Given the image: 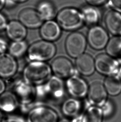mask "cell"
Masks as SVG:
<instances>
[{
	"label": "cell",
	"instance_id": "14",
	"mask_svg": "<svg viewBox=\"0 0 121 122\" xmlns=\"http://www.w3.org/2000/svg\"><path fill=\"white\" fill-rule=\"evenodd\" d=\"M18 65L15 58L9 53L0 55V77L9 78L16 73Z\"/></svg>",
	"mask_w": 121,
	"mask_h": 122
},
{
	"label": "cell",
	"instance_id": "3",
	"mask_svg": "<svg viewBox=\"0 0 121 122\" xmlns=\"http://www.w3.org/2000/svg\"><path fill=\"white\" fill-rule=\"evenodd\" d=\"M56 46L51 42L42 40L29 47L27 56L30 61L44 62L51 59L56 54Z\"/></svg>",
	"mask_w": 121,
	"mask_h": 122
},
{
	"label": "cell",
	"instance_id": "32",
	"mask_svg": "<svg viewBox=\"0 0 121 122\" xmlns=\"http://www.w3.org/2000/svg\"><path fill=\"white\" fill-rule=\"evenodd\" d=\"M6 89V85L5 82L0 77V95L4 92Z\"/></svg>",
	"mask_w": 121,
	"mask_h": 122
},
{
	"label": "cell",
	"instance_id": "12",
	"mask_svg": "<svg viewBox=\"0 0 121 122\" xmlns=\"http://www.w3.org/2000/svg\"><path fill=\"white\" fill-rule=\"evenodd\" d=\"M88 94L89 101L93 106L101 107L107 101V92L104 86L100 82L92 84Z\"/></svg>",
	"mask_w": 121,
	"mask_h": 122
},
{
	"label": "cell",
	"instance_id": "24",
	"mask_svg": "<svg viewBox=\"0 0 121 122\" xmlns=\"http://www.w3.org/2000/svg\"><path fill=\"white\" fill-rule=\"evenodd\" d=\"M107 54L113 58L121 57V36H116L112 38L107 45Z\"/></svg>",
	"mask_w": 121,
	"mask_h": 122
},
{
	"label": "cell",
	"instance_id": "18",
	"mask_svg": "<svg viewBox=\"0 0 121 122\" xmlns=\"http://www.w3.org/2000/svg\"><path fill=\"white\" fill-rule=\"evenodd\" d=\"M77 70L81 74L89 76L95 71V61L90 55L84 53L77 58L75 62Z\"/></svg>",
	"mask_w": 121,
	"mask_h": 122
},
{
	"label": "cell",
	"instance_id": "6",
	"mask_svg": "<svg viewBox=\"0 0 121 122\" xmlns=\"http://www.w3.org/2000/svg\"><path fill=\"white\" fill-rule=\"evenodd\" d=\"M13 92L22 106H28L33 103L36 96L35 86L23 80L16 81L13 87Z\"/></svg>",
	"mask_w": 121,
	"mask_h": 122
},
{
	"label": "cell",
	"instance_id": "16",
	"mask_svg": "<svg viewBox=\"0 0 121 122\" xmlns=\"http://www.w3.org/2000/svg\"><path fill=\"white\" fill-rule=\"evenodd\" d=\"M20 105L18 99L12 92L5 91L0 95V111L4 114L13 113Z\"/></svg>",
	"mask_w": 121,
	"mask_h": 122
},
{
	"label": "cell",
	"instance_id": "25",
	"mask_svg": "<svg viewBox=\"0 0 121 122\" xmlns=\"http://www.w3.org/2000/svg\"><path fill=\"white\" fill-rule=\"evenodd\" d=\"M28 46L24 40L13 41L8 47L9 54L14 58H20L27 53Z\"/></svg>",
	"mask_w": 121,
	"mask_h": 122
},
{
	"label": "cell",
	"instance_id": "29",
	"mask_svg": "<svg viewBox=\"0 0 121 122\" xmlns=\"http://www.w3.org/2000/svg\"><path fill=\"white\" fill-rule=\"evenodd\" d=\"M8 47L6 41L3 38H0V55L5 53Z\"/></svg>",
	"mask_w": 121,
	"mask_h": 122
},
{
	"label": "cell",
	"instance_id": "5",
	"mask_svg": "<svg viewBox=\"0 0 121 122\" xmlns=\"http://www.w3.org/2000/svg\"><path fill=\"white\" fill-rule=\"evenodd\" d=\"M27 122H58L59 116L54 109L48 106L38 104L28 112Z\"/></svg>",
	"mask_w": 121,
	"mask_h": 122
},
{
	"label": "cell",
	"instance_id": "15",
	"mask_svg": "<svg viewBox=\"0 0 121 122\" xmlns=\"http://www.w3.org/2000/svg\"><path fill=\"white\" fill-rule=\"evenodd\" d=\"M39 32L43 40L52 42L59 38L61 34V30L56 22L50 20L43 23L40 27Z\"/></svg>",
	"mask_w": 121,
	"mask_h": 122
},
{
	"label": "cell",
	"instance_id": "7",
	"mask_svg": "<svg viewBox=\"0 0 121 122\" xmlns=\"http://www.w3.org/2000/svg\"><path fill=\"white\" fill-rule=\"evenodd\" d=\"M86 39L82 33L75 32L67 37L65 48L68 54L71 57L77 58L84 54L86 46Z\"/></svg>",
	"mask_w": 121,
	"mask_h": 122
},
{
	"label": "cell",
	"instance_id": "26",
	"mask_svg": "<svg viewBox=\"0 0 121 122\" xmlns=\"http://www.w3.org/2000/svg\"><path fill=\"white\" fill-rule=\"evenodd\" d=\"M103 116L101 108L93 106L83 115V122H102Z\"/></svg>",
	"mask_w": 121,
	"mask_h": 122
},
{
	"label": "cell",
	"instance_id": "30",
	"mask_svg": "<svg viewBox=\"0 0 121 122\" xmlns=\"http://www.w3.org/2000/svg\"><path fill=\"white\" fill-rule=\"evenodd\" d=\"M7 24L6 18L3 14L0 13V30L5 29Z\"/></svg>",
	"mask_w": 121,
	"mask_h": 122
},
{
	"label": "cell",
	"instance_id": "35",
	"mask_svg": "<svg viewBox=\"0 0 121 122\" xmlns=\"http://www.w3.org/2000/svg\"><path fill=\"white\" fill-rule=\"evenodd\" d=\"M5 3V0H0V10H1L4 6Z\"/></svg>",
	"mask_w": 121,
	"mask_h": 122
},
{
	"label": "cell",
	"instance_id": "8",
	"mask_svg": "<svg viewBox=\"0 0 121 122\" xmlns=\"http://www.w3.org/2000/svg\"><path fill=\"white\" fill-rule=\"evenodd\" d=\"M95 63L97 71L107 76L116 75L120 67L118 61L107 54L99 55L95 59Z\"/></svg>",
	"mask_w": 121,
	"mask_h": 122
},
{
	"label": "cell",
	"instance_id": "19",
	"mask_svg": "<svg viewBox=\"0 0 121 122\" xmlns=\"http://www.w3.org/2000/svg\"><path fill=\"white\" fill-rule=\"evenodd\" d=\"M105 23L110 33L116 36H121V13L115 10L108 12L105 16Z\"/></svg>",
	"mask_w": 121,
	"mask_h": 122
},
{
	"label": "cell",
	"instance_id": "27",
	"mask_svg": "<svg viewBox=\"0 0 121 122\" xmlns=\"http://www.w3.org/2000/svg\"><path fill=\"white\" fill-rule=\"evenodd\" d=\"M103 116L109 117L111 116L114 112V105L111 101H107L101 108Z\"/></svg>",
	"mask_w": 121,
	"mask_h": 122
},
{
	"label": "cell",
	"instance_id": "10",
	"mask_svg": "<svg viewBox=\"0 0 121 122\" xmlns=\"http://www.w3.org/2000/svg\"><path fill=\"white\" fill-rule=\"evenodd\" d=\"M51 68L54 76L61 79L69 78L75 73L71 62L64 57L56 58L51 63Z\"/></svg>",
	"mask_w": 121,
	"mask_h": 122
},
{
	"label": "cell",
	"instance_id": "40",
	"mask_svg": "<svg viewBox=\"0 0 121 122\" xmlns=\"http://www.w3.org/2000/svg\"><path fill=\"white\" fill-rule=\"evenodd\" d=\"M120 63H121V57L120 58Z\"/></svg>",
	"mask_w": 121,
	"mask_h": 122
},
{
	"label": "cell",
	"instance_id": "37",
	"mask_svg": "<svg viewBox=\"0 0 121 122\" xmlns=\"http://www.w3.org/2000/svg\"><path fill=\"white\" fill-rule=\"evenodd\" d=\"M12 0L13 1L18 2V3H22V2L26 1L28 0Z\"/></svg>",
	"mask_w": 121,
	"mask_h": 122
},
{
	"label": "cell",
	"instance_id": "4",
	"mask_svg": "<svg viewBox=\"0 0 121 122\" xmlns=\"http://www.w3.org/2000/svg\"><path fill=\"white\" fill-rule=\"evenodd\" d=\"M56 20L60 28L66 30H76L84 23L81 12L71 8L61 10L56 15Z\"/></svg>",
	"mask_w": 121,
	"mask_h": 122
},
{
	"label": "cell",
	"instance_id": "31",
	"mask_svg": "<svg viewBox=\"0 0 121 122\" xmlns=\"http://www.w3.org/2000/svg\"><path fill=\"white\" fill-rule=\"evenodd\" d=\"M90 5L93 6H98L102 5L107 0H85Z\"/></svg>",
	"mask_w": 121,
	"mask_h": 122
},
{
	"label": "cell",
	"instance_id": "9",
	"mask_svg": "<svg viewBox=\"0 0 121 122\" xmlns=\"http://www.w3.org/2000/svg\"><path fill=\"white\" fill-rule=\"evenodd\" d=\"M87 39L92 48L97 50H101L105 47L109 41L106 30L101 26L97 25L91 27L90 29Z\"/></svg>",
	"mask_w": 121,
	"mask_h": 122
},
{
	"label": "cell",
	"instance_id": "33",
	"mask_svg": "<svg viewBox=\"0 0 121 122\" xmlns=\"http://www.w3.org/2000/svg\"><path fill=\"white\" fill-rule=\"evenodd\" d=\"M71 122H83V115L76 116Z\"/></svg>",
	"mask_w": 121,
	"mask_h": 122
},
{
	"label": "cell",
	"instance_id": "21",
	"mask_svg": "<svg viewBox=\"0 0 121 122\" xmlns=\"http://www.w3.org/2000/svg\"><path fill=\"white\" fill-rule=\"evenodd\" d=\"M104 86L107 93L111 96H117L121 92V80L116 75L108 76Z\"/></svg>",
	"mask_w": 121,
	"mask_h": 122
},
{
	"label": "cell",
	"instance_id": "38",
	"mask_svg": "<svg viewBox=\"0 0 121 122\" xmlns=\"http://www.w3.org/2000/svg\"><path fill=\"white\" fill-rule=\"evenodd\" d=\"M58 122H70L69 121H68L67 119H63L61 120L60 121H59Z\"/></svg>",
	"mask_w": 121,
	"mask_h": 122
},
{
	"label": "cell",
	"instance_id": "28",
	"mask_svg": "<svg viewBox=\"0 0 121 122\" xmlns=\"http://www.w3.org/2000/svg\"><path fill=\"white\" fill-rule=\"evenodd\" d=\"M108 4L115 11L121 13V0H108Z\"/></svg>",
	"mask_w": 121,
	"mask_h": 122
},
{
	"label": "cell",
	"instance_id": "17",
	"mask_svg": "<svg viewBox=\"0 0 121 122\" xmlns=\"http://www.w3.org/2000/svg\"><path fill=\"white\" fill-rule=\"evenodd\" d=\"M5 30L8 38L13 41L24 40L27 35L26 28L19 21L9 22Z\"/></svg>",
	"mask_w": 121,
	"mask_h": 122
},
{
	"label": "cell",
	"instance_id": "39",
	"mask_svg": "<svg viewBox=\"0 0 121 122\" xmlns=\"http://www.w3.org/2000/svg\"><path fill=\"white\" fill-rule=\"evenodd\" d=\"M7 122H15V121H7Z\"/></svg>",
	"mask_w": 121,
	"mask_h": 122
},
{
	"label": "cell",
	"instance_id": "36",
	"mask_svg": "<svg viewBox=\"0 0 121 122\" xmlns=\"http://www.w3.org/2000/svg\"><path fill=\"white\" fill-rule=\"evenodd\" d=\"M117 75L120 78V79L121 80V66L120 67V68H119V71H118Z\"/></svg>",
	"mask_w": 121,
	"mask_h": 122
},
{
	"label": "cell",
	"instance_id": "20",
	"mask_svg": "<svg viewBox=\"0 0 121 122\" xmlns=\"http://www.w3.org/2000/svg\"><path fill=\"white\" fill-rule=\"evenodd\" d=\"M81 108L80 101L75 98L67 99L64 101L61 107L62 112L66 117H74L78 116Z\"/></svg>",
	"mask_w": 121,
	"mask_h": 122
},
{
	"label": "cell",
	"instance_id": "1",
	"mask_svg": "<svg viewBox=\"0 0 121 122\" xmlns=\"http://www.w3.org/2000/svg\"><path fill=\"white\" fill-rule=\"evenodd\" d=\"M51 66L40 61H31L23 70V80L29 84L37 86L44 83L52 76Z\"/></svg>",
	"mask_w": 121,
	"mask_h": 122
},
{
	"label": "cell",
	"instance_id": "34",
	"mask_svg": "<svg viewBox=\"0 0 121 122\" xmlns=\"http://www.w3.org/2000/svg\"><path fill=\"white\" fill-rule=\"evenodd\" d=\"M6 117L3 113L0 111V122H7Z\"/></svg>",
	"mask_w": 121,
	"mask_h": 122
},
{
	"label": "cell",
	"instance_id": "23",
	"mask_svg": "<svg viewBox=\"0 0 121 122\" xmlns=\"http://www.w3.org/2000/svg\"><path fill=\"white\" fill-rule=\"evenodd\" d=\"M84 18V23L89 26L96 25L100 18L98 11L93 7H84L81 12Z\"/></svg>",
	"mask_w": 121,
	"mask_h": 122
},
{
	"label": "cell",
	"instance_id": "11",
	"mask_svg": "<svg viewBox=\"0 0 121 122\" xmlns=\"http://www.w3.org/2000/svg\"><path fill=\"white\" fill-rule=\"evenodd\" d=\"M67 91L75 98H81L87 95L89 87L86 81L75 75L68 78L66 82Z\"/></svg>",
	"mask_w": 121,
	"mask_h": 122
},
{
	"label": "cell",
	"instance_id": "13",
	"mask_svg": "<svg viewBox=\"0 0 121 122\" xmlns=\"http://www.w3.org/2000/svg\"><path fill=\"white\" fill-rule=\"evenodd\" d=\"M19 19L26 28L31 29L40 27L44 21L37 11L30 8L22 10L19 15Z\"/></svg>",
	"mask_w": 121,
	"mask_h": 122
},
{
	"label": "cell",
	"instance_id": "22",
	"mask_svg": "<svg viewBox=\"0 0 121 122\" xmlns=\"http://www.w3.org/2000/svg\"><path fill=\"white\" fill-rule=\"evenodd\" d=\"M44 20H50L55 16V9L51 2L44 0L38 5L37 10Z\"/></svg>",
	"mask_w": 121,
	"mask_h": 122
},
{
	"label": "cell",
	"instance_id": "2",
	"mask_svg": "<svg viewBox=\"0 0 121 122\" xmlns=\"http://www.w3.org/2000/svg\"><path fill=\"white\" fill-rule=\"evenodd\" d=\"M36 97L41 100L58 101L64 97L65 89L62 79L54 76L43 84L35 86Z\"/></svg>",
	"mask_w": 121,
	"mask_h": 122
}]
</instances>
